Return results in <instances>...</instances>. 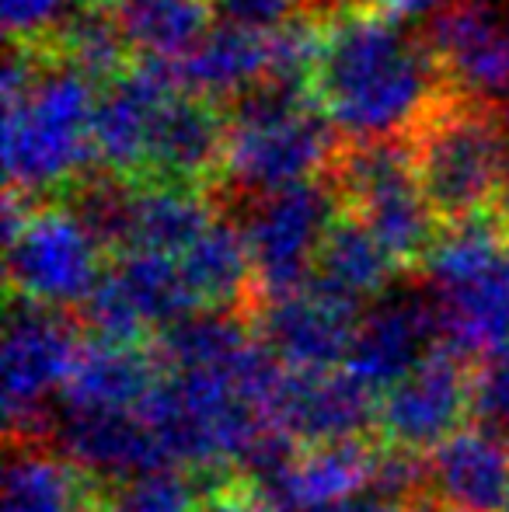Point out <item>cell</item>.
Instances as JSON below:
<instances>
[{
  "label": "cell",
  "instance_id": "6da1fadb",
  "mask_svg": "<svg viewBox=\"0 0 509 512\" xmlns=\"http://www.w3.org/2000/svg\"><path fill=\"white\" fill-rule=\"evenodd\" d=\"M426 32L370 7H346L321 21L314 102L346 140L405 136L447 91Z\"/></svg>",
  "mask_w": 509,
  "mask_h": 512
},
{
  "label": "cell",
  "instance_id": "7a4b0ae2",
  "mask_svg": "<svg viewBox=\"0 0 509 512\" xmlns=\"http://www.w3.org/2000/svg\"><path fill=\"white\" fill-rule=\"evenodd\" d=\"M415 178L440 227L492 213L509 168L503 108L447 88L405 133Z\"/></svg>",
  "mask_w": 509,
  "mask_h": 512
},
{
  "label": "cell",
  "instance_id": "3957f363",
  "mask_svg": "<svg viewBox=\"0 0 509 512\" xmlns=\"http://www.w3.org/2000/svg\"><path fill=\"white\" fill-rule=\"evenodd\" d=\"M98 84L70 67H53L21 102L4 105L7 192L28 203H53L95 161L91 119Z\"/></svg>",
  "mask_w": 509,
  "mask_h": 512
},
{
  "label": "cell",
  "instance_id": "277c9868",
  "mask_svg": "<svg viewBox=\"0 0 509 512\" xmlns=\"http://www.w3.org/2000/svg\"><path fill=\"white\" fill-rule=\"evenodd\" d=\"M321 178L332 185L346 213H353L381 237L401 269L426 262L440 234V220L419 189L405 136H387V140L342 136Z\"/></svg>",
  "mask_w": 509,
  "mask_h": 512
},
{
  "label": "cell",
  "instance_id": "5b68a950",
  "mask_svg": "<svg viewBox=\"0 0 509 512\" xmlns=\"http://www.w3.org/2000/svg\"><path fill=\"white\" fill-rule=\"evenodd\" d=\"M81 324L67 310L11 297L4 335V418L11 439L42 443L53 432L49 398L63 394L81 352Z\"/></svg>",
  "mask_w": 509,
  "mask_h": 512
},
{
  "label": "cell",
  "instance_id": "8992f818",
  "mask_svg": "<svg viewBox=\"0 0 509 512\" xmlns=\"http://www.w3.org/2000/svg\"><path fill=\"white\" fill-rule=\"evenodd\" d=\"M339 213V199L321 175L245 206L255 307L304 293L311 286L318 244Z\"/></svg>",
  "mask_w": 509,
  "mask_h": 512
},
{
  "label": "cell",
  "instance_id": "52a82bcc",
  "mask_svg": "<svg viewBox=\"0 0 509 512\" xmlns=\"http://www.w3.org/2000/svg\"><path fill=\"white\" fill-rule=\"evenodd\" d=\"M7 241L11 297L77 314L109 272V255L60 203H35Z\"/></svg>",
  "mask_w": 509,
  "mask_h": 512
},
{
  "label": "cell",
  "instance_id": "ba28073f",
  "mask_svg": "<svg viewBox=\"0 0 509 512\" xmlns=\"http://www.w3.org/2000/svg\"><path fill=\"white\" fill-rule=\"evenodd\" d=\"M335 133L339 129L328 122V115L318 105L283 122L231 129L224 178L213 189L217 206H252L272 192L325 175L328 161L342 140Z\"/></svg>",
  "mask_w": 509,
  "mask_h": 512
},
{
  "label": "cell",
  "instance_id": "9c48e42d",
  "mask_svg": "<svg viewBox=\"0 0 509 512\" xmlns=\"http://www.w3.org/2000/svg\"><path fill=\"white\" fill-rule=\"evenodd\" d=\"M443 345V324L436 293L429 290H387L360 314L346 373H353L367 391L384 394L426 363Z\"/></svg>",
  "mask_w": 509,
  "mask_h": 512
},
{
  "label": "cell",
  "instance_id": "30bf717a",
  "mask_svg": "<svg viewBox=\"0 0 509 512\" xmlns=\"http://www.w3.org/2000/svg\"><path fill=\"white\" fill-rule=\"evenodd\" d=\"M471 377L475 363L440 345L426 363L377 398L381 443L415 453H433L447 443L454 432H461L464 415H471Z\"/></svg>",
  "mask_w": 509,
  "mask_h": 512
},
{
  "label": "cell",
  "instance_id": "8fae6325",
  "mask_svg": "<svg viewBox=\"0 0 509 512\" xmlns=\"http://www.w3.org/2000/svg\"><path fill=\"white\" fill-rule=\"evenodd\" d=\"M175 95H182V77L171 60H136L123 77L105 84L91 119L95 161L140 182L154 122Z\"/></svg>",
  "mask_w": 509,
  "mask_h": 512
},
{
  "label": "cell",
  "instance_id": "7c38bea8",
  "mask_svg": "<svg viewBox=\"0 0 509 512\" xmlns=\"http://www.w3.org/2000/svg\"><path fill=\"white\" fill-rule=\"evenodd\" d=\"M227 143H231V122L224 105L182 91L157 115L140 182L189 185L213 196L224 178Z\"/></svg>",
  "mask_w": 509,
  "mask_h": 512
},
{
  "label": "cell",
  "instance_id": "4fadbf2b",
  "mask_svg": "<svg viewBox=\"0 0 509 512\" xmlns=\"http://www.w3.org/2000/svg\"><path fill=\"white\" fill-rule=\"evenodd\" d=\"M422 32L450 88L496 105L506 102L509 32L489 0H447Z\"/></svg>",
  "mask_w": 509,
  "mask_h": 512
},
{
  "label": "cell",
  "instance_id": "5bb4252c",
  "mask_svg": "<svg viewBox=\"0 0 509 512\" xmlns=\"http://www.w3.org/2000/svg\"><path fill=\"white\" fill-rule=\"evenodd\" d=\"M269 422L300 446L349 443L377 429V394L346 370H286Z\"/></svg>",
  "mask_w": 509,
  "mask_h": 512
},
{
  "label": "cell",
  "instance_id": "9a60e30c",
  "mask_svg": "<svg viewBox=\"0 0 509 512\" xmlns=\"http://www.w3.org/2000/svg\"><path fill=\"white\" fill-rule=\"evenodd\" d=\"M53 450L77 464L84 474L116 488L147 471L171 467L157 436L136 411H77L53 425Z\"/></svg>",
  "mask_w": 509,
  "mask_h": 512
},
{
  "label": "cell",
  "instance_id": "2e32d148",
  "mask_svg": "<svg viewBox=\"0 0 509 512\" xmlns=\"http://www.w3.org/2000/svg\"><path fill=\"white\" fill-rule=\"evenodd\" d=\"M360 314L321 293L304 290L252 310L255 335L279 356L286 370H339L346 366Z\"/></svg>",
  "mask_w": 509,
  "mask_h": 512
},
{
  "label": "cell",
  "instance_id": "e0dca14e",
  "mask_svg": "<svg viewBox=\"0 0 509 512\" xmlns=\"http://www.w3.org/2000/svg\"><path fill=\"white\" fill-rule=\"evenodd\" d=\"M394 255L381 244V237L342 209L325 230L314 255V276L307 290L321 293L332 304L363 314L374 300H381L394 283Z\"/></svg>",
  "mask_w": 509,
  "mask_h": 512
},
{
  "label": "cell",
  "instance_id": "ac0fdd59",
  "mask_svg": "<svg viewBox=\"0 0 509 512\" xmlns=\"http://www.w3.org/2000/svg\"><path fill=\"white\" fill-rule=\"evenodd\" d=\"M509 492V446L461 429L429 453V495L447 512H499Z\"/></svg>",
  "mask_w": 509,
  "mask_h": 512
},
{
  "label": "cell",
  "instance_id": "d6986e66",
  "mask_svg": "<svg viewBox=\"0 0 509 512\" xmlns=\"http://www.w3.org/2000/svg\"><path fill=\"white\" fill-rule=\"evenodd\" d=\"M161 377L164 366L157 352L88 338L63 387V405L77 411H136Z\"/></svg>",
  "mask_w": 509,
  "mask_h": 512
},
{
  "label": "cell",
  "instance_id": "ffe728a7",
  "mask_svg": "<svg viewBox=\"0 0 509 512\" xmlns=\"http://www.w3.org/2000/svg\"><path fill=\"white\" fill-rule=\"evenodd\" d=\"M374 446L367 439L304 446L283 481L262 488L279 512H314L370 492Z\"/></svg>",
  "mask_w": 509,
  "mask_h": 512
},
{
  "label": "cell",
  "instance_id": "44dd1931",
  "mask_svg": "<svg viewBox=\"0 0 509 512\" xmlns=\"http://www.w3.org/2000/svg\"><path fill=\"white\" fill-rule=\"evenodd\" d=\"M189 290L203 310H238L252 317L255 272L248 237L234 216H217L189 248L178 255Z\"/></svg>",
  "mask_w": 509,
  "mask_h": 512
},
{
  "label": "cell",
  "instance_id": "7402d4cb",
  "mask_svg": "<svg viewBox=\"0 0 509 512\" xmlns=\"http://www.w3.org/2000/svg\"><path fill=\"white\" fill-rule=\"evenodd\" d=\"M433 290V286H429ZM443 324V349L457 356L485 359L489 352L509 345V248L482 279L461 290L436 293Z\"/></svg>",
  "mask_w": 509,
  "mask_h": 512
},
{
  "label": "cell",
  "instance_id": "603a6c76",
  "mask_svg": "<svg viewBox=\"0 0 509 512\" xmlns=\"http://www.w3.org/2000/svg\"><path fill=\"white\" fill-rule=\"evenodd\" d=\"M109 492L56 450L21 443V453L7 464L4 512H91Z\"/></svg>",
  "mask_w": 509,
  "mask_h": 512
},
{
  "label": "cell",
  "instance_id": "cb8c5ba5",
  "mask_svg": "<svg viewBox=\"0 0 509 512\" xmlns=\"http://www.w3.org/2000/svg\"><path fill=\"white\" fill-rule=\"evenodd\" d=\"M265 70H269V39L227 25L206 32L178 60L182 91L213 98V102L241 95L245 88L262 81Z\"/></svg>",
  "mask_w": 509,
  "mask_h": 512
},
{
  "label": "cell",
  "instance_id": "d4e9b609",
  "mask_svg": "<svg viewBox=\"0 0 509 512\" xmlns=\"http://www.w3.org/2000/svg\"><path fill=\"white\" fill-rule=\"evenodd\" d=\"M217 216V199L203 189L136 182L133 251H161L178 258Z\"/></svg>",
  "mask_w": 509,
  "mask_h": 512
},
{
  "label": "cell",
  "instance_id": "484cf974",
  "mask_svg": "<svg viewBox=\"0 0 509 512\" xmlns=\"http://www.w3.org/2000/svg\"><path fill=\"white\" fill-rule=\"evenodd\" d=\"M39 42L49 49V56L60 67L77 70V74L88 77L98 88L123 77L136 63V53L129 46L123 25H119L116 11H98V7L77 4L63 18V25Z\"/></svg>",
  "mask_w": 509,
  "mask_h": 512
},
{
  "label": "cell",
  "instance_id": "4316f807",
  "mask_svg": "<svg viewBox=\"0 0 509 512\" xmlns=\"http://www.w3.org/2000/svg\"><path fill=\"white\" fill-rule=\"evenodd\" d=\"M255 338L252 317L238 310H196L157 335V359L168 373H224Z\"/></svg>",
  "mask_w": 509,
  "mask_h": 512
},
{
  "label": "cell",
  "instance_id": "83f0119b",
  "mask_svg": "<svg viewBox=\"0 0 509 512\" xmlns=\"http://www.w3.org/2000/svg\"><path fill=\"white\" fill-rule=\"evenodd\" d=\"M91 234V241L112 258L133 251V220H136V182L116 171L91 164L84 168L60 196L53 199Z\"/></svg>",
  "mask_w": 509,
  "mask_h": 512
},
{
  "label": "cell",
  "instance_id": "f1b7e54d",
  "mask_svg": "<svg viewBox=\"0 0 509 512\" xmlns=\"http://www.w3.org/2000/svg\"><path fill=\"white\" fill-rule=\"evenodd\" d=\"M506 248H509V230L503 227V220L496 213L447 223V227H440L426 262H422L426 286H433V293L461 290V286L482 279L503 258Z\"/></svg>",
  "mask_w": 509,
  "mask_h": 512
},
{
  "label": "cell",
  "instance_id": "f546056e",
  "mask_svg": "<svg viewBox=\"0 0 509 512\" xmlns=\"http://www.w3.org/2000/svg\"><path fill=\"white\" fill-rule=\"evenodd\" d=\"M109 269L126 290L129 304L140 310V317L150 324V331H164L182 321V317L203 310L196 293L189 290V279H185L182 262L175 255L126 251V255L112 258Z\"/></svg>",
  "mask_w": 509,
  "mask_h": 512
},
{
  "label": "cell",
  "instance_id": "4dcf8cb0",
  "mask_svg": "<svg viewBox=\"0 0 509 512\" xmlns=\"http://www.w3.org/2000/svg\"><path fill=\"white\" fill-rule=\"evenodd\" d=\"M116 18L123 25L136 60L178 63L206 35V0H119Z\"/></svg>",
  "mask_w": 509,
  "mask_h": 512
},
{
  "label": "cell",
  "instance_id": "1f68e13d",
  "mask_svg": "<svg viewBox=\"0 0 509 512\" xmlns=\"http://www.w3.org/2000/svg\"><path fill=\"white\" fill-rule=\"evenodd\" d=\"M77 324L91 342H109V345H143L150 324L140 317V310L129 304L126 290L112 269L102 276V283L91 290V297L77 307Z\"/></svg>",
  "mask_w": 509,
  "mask_h": 512
},
{
  "label": "cell",
  "instance_id": "d6a6232c",
  "mask_svg": "<svg viewBox=\"0 0 509 512\" xmlns=\"http://www.w3.org/2000/svg\"><path fill=\"white\" fill-rule=\"evenodd\" d=\"M109 499L123 512H196L199 481H192L182 467H161L116 485Z\"/></svg>",
  "mask_w": 509,
  "mask_h": 512
},
{
  "label": "cell",
  "instance_id": "836d02e7",
  "mask_svg": "<svg viewBox=\"0 0 509 512\" xmlns=\"http://www.w3.org/2000/svg\"><path fill=\"white\" fill-rule=\"evenodd\" d=\"M471 415H475L478 429L509 446V345L475 363Z\"/></svg>",
  "mask_w": 509,
  "mask_h": 512
},
{
  "label": "cell",
  "instance_id": "e575fe53",
  "mask_svg": "<svg viewBox=\"0 0 509 512\" xmlns=\"http://www.w3.org/2000/svg\"><path fill=\"white\" fill-rule=\"evenodd\" d=\"M217 25L252 35H276L300 18H314V0H206Z\"/></svg>",
  "mask_w": 509,
  "mask_h": 512
},
{
  "label": "cell",
  "instance_id": "d590c367",
  "mask_svg": "<svg viewBox=\"0 0 509 512\" xmlns=\"http://www.w3.org/2000/svg\"><path fill=\"white\" fill-rule=\"evenodd\" d=\"M196 512H279L276 502L245 474H220L199 481Z\"/></svg>",
  "mask_w": 509,
  "mask_h": 512
},
{
  "label": "cell",
  "instance_id": "8d00e7d4",
  "mask_svg": "<svg viewBox=\"0 0 509 512\" xmlns=\"http://www.w3.org/2000/svg\"><path fill=\"white\" fill-rule=\"evenodd\" d=\"M77 0H4V28L18 42H39L63 25Z\"/></svg>",
  "mask_w": 509,
  "mask_h": 512
},
{
  "label": "cell",
  "instance_id": "74e56055",
  "mask_svg": "<svg viewBox=\"0 0 509 512\" xmlns=\"http://www.w3.org/2000/svg\"><path fill=\"white\" fill-rule=\"evenodd\" d=\"M356 4L370 7V11L394 14V18H415V14H433L447 0H356Z\"/></svg>",
  "mask_w": 509,
  "mask_h": 512
},
{
  "label": "cell",
  "instance_id": "f35d334b",
  "mask_svg": "<svg viewBox=\"0 0 509 512\" xmlns=\"http://www.w3.org/2000/svg\"><path fill=\"white\" fill-rule=\"evenodd\" d=\"M377 512H447V509H440V502L433 495H419V499H408V502H381Z\"/></svg>",
  "mask_w": 509,
  "mask_h": 512
},
{
  "label": "cell",
  "instance_id": "ab89813d",
  "mask_svg": "<svg viewBox=\"0 0 509 512\" xmlns=\"http://www.w3.org/2000/svg\"><path fill=\"white\" fill-rule=\"evenodd\" d=\"M81 7H98V11H116L119 0H77Z\"/></svg>",
  "mask_w": 509,
  "mask_h": 512
},
{
  "label": "cell",
  "instance_id": "60d3db41",
  "mask_svg": "<svg viewBox=\"0 0 509 512\" xmlns=\"http://www.w3.org/2000/svg\"><path fill=\"white\" fill-rule=\"evenodd\" d=\"M91 512H123V509H119V506H116V502H112V499H109V495H105V499H102V502H98V506H95V509H91Z\"/></svg>",
  "mask_w": 509,
  "mask_h": 512
},
{
  "label": "cell",
  "instance_id": "b9f144b4",
  "mask_svg": "<svg viewBox=\"0 0 509 512\" xmlns=\"http://www.w3.org/2000/svg\"><path fill=\"white\" fill-rule=\"evenodd\" d=\"M499 512H509V492H506V502H503V509H499Z\"/></svg>",
  "mask_w": 509,
  "mask_h": 512
},
{
  "label": "cell",
  "instance_id": "7bdbcfd3",
  "mask_svg": "<svg viewBox=\"0 0 509 512\" xmlns=\"http://www.w3.org/2000/svg\"><path fill=\"white\" fill-rule=\"evenodd\" d=\"M506 32H509V14H506Z\"/></svg>",
  "mask_w": 509,
  "mask_h": 512
}]
</instances>
